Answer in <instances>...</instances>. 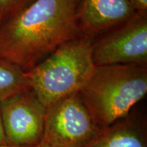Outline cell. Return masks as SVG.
Segmentation results:
<instances>
[{
	"label": "cell",
	"mask_w": 147,
	"mask_h": 147,
	"mask_svg": "<svg viewBox=\"0 0 147 147\" xmlns=\"http://www.w3.org/2000/svg\"><path fill=\"white\" fill-rule=\"evenodd\" d=\"M147 93V65L95 66L78 91L100 129L129 114Z\"/></svg>",
	"instance_id": "2"
},
{
	"label": "cell",
	"mask_w": 147,
	"mask_h": 147,
	"mask_svg": "<svg viewBox=\"0 0 147 147\" xmlns=\"http://www.w3.org/2000/svg\"><path fill=\"white\" fill-rule=\"evenodd\" d=\"M1 21H2V16H1V14L0 13V23H1Z\"/></svg>",
	"instance_id": "15"
},
{
	"label": "cell",
	"mask_w": 147,
	"mask_h": 147,
	"mask_svg": "<svg viewBox=\"0 0 147 147\" xmlns=\"http://www.w3.org/2000/svg\"><path fill=\"white\" fill-rule=\"evenodd\" d=\"M95 66L147 65V14L136 12L93 41Z\"/></svg>",
	"instance_id": "5"
},
{
	"label": "cell",
	"mask_w": 147,
	"mask_h": 147,
	"mask_svg": "<svg viewBox=\"0 0 147 147\" xmlns=\"http://www.w3.org/2000/svg\"><path fill=\"white\" fill-rule=\"evenodd\" d=\"M137 13L147 14V0H129Z\"/></svg>",
	"instance_id": "11"
},
{
	"label": "cell",
	"mask_w": 147,
	"mask_h": 147,
	"mask_svg": "<svg viewBox=\"0 0 147 147\" xmlns=\"http://www.w3.org/2000/svg\"><path fill=\"white\" fill-rule=\"evenodd\" d=\"M0 146H7L5 140L4 129H3L2 117H1V108H0Z\"/></svg>",
	"instance_id": "12"
},
{
	"label": "cell",
	"mask_w": 147,
	"mask_h": 147,
	"mask_svg": "<svg viewBox=\"0 0 147 147\" xmlns=\"http://www.w3.org/2000/svg\"><path fill=\"white\" fill-rule=\"evenodd\" d=\"M93 41L80 35L25 72L31 89L46 108L78 92L86 83L95 67L92 58Z\"/></svg>",
	"instance_id": "3"
},
{
	"label": "cell",
	"mask_w": 147,
	"mask_h": 147,
	"mask_svg": "<svg viewBox=\"0 0 147 147\" xmlns=\"http://www.w3.org/2000/svg\"><path fill=\"white\" fill-rule=\"evenodd\" d=\"M136 12L129 0H81L77 13L79 31L95 40Z\"/></svg>",
	"instance_id": "7"
},
{
	"label": "cell",
	"mask_w": 147,
	"mask_h": 147,
	"mask_svg": "<svg viewBox=\"0 0 147 147\" xmlns=\"http://www.w3.org/2000/svg\"><path fill=\"white\" fill-rule=\"evenodd\" d=\"M34 1V0H0V13L2 16V21L16 15Z\"/></svg>",
	"instance_id": "10"
},
{
	"label": "cell",
	"mask_w": 147,
	"mask_h": 147,
	"mask_svg": "<svg viewBox=\"0 0 147 147\" xmlns=\"http://www.w3.org/2000/svg\"><path fill=\"white\" fill-rule=\"evenodd\" d=\"M81 0H34L0 23V59L27 72L65 42L80 36Z\"/></svg>",
	"instance_id": "1"
},
{
	"label": "cell",
	"mask_w": 147,
	"mask_h": 147,
	"mask_svg": "<svg viewBox=\"0 0 147 147\" xmlns=\"http://www.w3.org/2000/svg\"><path fill=\"white\" fill-rule=\"evenodd\" d=\"M84 147H147L146 120L131 111L101 130Z\"/></svg>",
	"instance_id": "8"
},
{
	"label": "cell",
	"mask_w": 147,
	"mask_h": 147,
	"mask_svg": "<svg viewBox=\"0 0 147 147\" xmlns=\"http://www.w3.org/2000/svg\"><path fill=\"white\" fill-rule=\"evenodd\" d=\"M5 140L9 146H34L43 136L46 107L32 89L0 102Z\"/></svg>",
	"instance_id": "6"
},
{
	"label": "cell",
	"mask_w": 147,
	"mask_h": 147,
	"mask_svg": "<svg viewBox=\"0 0 147 147\" xmlns=\"http://www.w3.org/2000/svg\"><path fill=\"white\" fill-rule=\"evenodd\" d=\"M30 89L25 71L10 62L0 59V102Z\"/></svg>",
	"instance_id": "9"
},
{
	"label": "cell",
	"mask_w": 147,
	"mask_h": 147,
	"mask_svg": "<svg viewBox=\"0 0 147 147\" xmlns=\"http://www.w3.org/2000/svg\"><path fill=\"white\" fill-rule=\"evenodd\" d=\"M101 130L77 92L46 108L40 144L49 147H84Z\"/></svg>",
	"instance_id": "4"
},
{
	"label": "cell",
	"mask_w": 147,
	"mask_h": 147,
	"mask_svg": "<svg viewBox=\"0 0 147 147\" xmlns=\"http://www.w3.org/2000/svg\"><path fill=\"white\" fill-rule=\"evenodd\" d=\"M0 147H17V146H0ZM22 147H33V146H22Z\"/></svg>",
	"instance_id": "14"
},
{
	"label": "cell",
	"mask_w": 147,
	"mask_h": 147,
	"mask_svg": "<svg viewBox=\"0 0 147 147\" xmlns=\"http://www.w3.org/2000/svg\"><path fill=\"white\" fill-rule=\"evenodd\" d=\"M33 147H49L47 146H45V145H42V144H38V145H36V146H34Z\"/></svg>",
	"instance_id": "13"
}]
</instances>
